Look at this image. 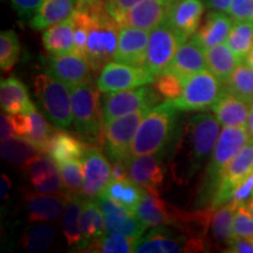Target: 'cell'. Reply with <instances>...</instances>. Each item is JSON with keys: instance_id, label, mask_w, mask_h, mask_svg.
<instances>
[{"instance_id": "obj_1", "label": "cell", "mask_w": 253, "mask_h": 253, "mask_svg": "<svg viewBox=\"0 0 253 253\" xmlns=\"http://www.w3.org/2000/svg\"><path fill=\"white\" fill-rule=\"evenodd\" d=\"M220 134V123L211 114H197L177 128L172 153V172L176 181L188 182L211 156Z\"/></svg>"}, {"instance_id": "obj_2", "label": "cell", "mask_w": 253, "mask_h": 253, "mask_svg": "<svg viewBox=\"0 0 253 253\" xmlns=\"http://www.w3.org/2000/svg\"><path fill=\"white\" fill-rule=\"evenodd\" d=\"M250 141L248 129L245 126H229L221 129L216 147L211 154L210 162L205 170L202 184L197 191L195 201L196 208H203L212 199L219 185L221 175L225 171L231 161Z\"/></svg>"}, {"instance_id": "obj_3", "label": "cell", "mask_w": 253, "mask_h": 253, "mask_svg": "<svg viewBox=\"0 0 253 253\" xmlns=\"http://www.w3.org/2000/svg\"><path fill=\"white\" fill-rule=\"evenodd\" d=\"M177 112L171 101L154 107L136 131L131 156L160 154L171 144L177 130Z\"/></svg>"}, {"instance_id": "obj_4", "label": "cell", "mask_w": 253, "mask_h": 253, "mask_svg": "<svg viewBox=\"0 0 253 253\" xmlns=\"http://www.w3.org/2000/svg\"><path fill=\"white\" fill-rule=\"evenodd\" d=\"M84 7H87L90 12L84 58L89 63L91 71L99 72L114 59L118 48L120 25L107 12L103 0Z\"/></svg>"}, {"instance_id": "obj_5", "label": "cell", "mask_w": 253, "mask_h": 253, "mask_svg": "<svg viewBox=\"0 0 253 253\" xmlns=\"http://www.w3.org/2000/svg\"><path fill=\"white\" fill-rule=\"evenodd\" d=\"M96 87L91 81L72 87L73 125L81 138L101 144L104 118Z\"/></svg>"}, {"instance_id": "obj_6", "label": "cell", "mask_w": 253, "mask_h": 253, "mask_svg": "<svg viewBox=\"0 0 253 253\" xmlns=\"http://www.w3.org/2000/svg\"><path fill=\"white\" fill-rule=\"evenodd\" d=\"M34 93L43 115L56 128L68 129L73 123L72 95L68 86L49 74L34 79Z\"/></svg>"}, {"instance_id": "obj_7", "label": "cell", "mask_w": 253, "mask_h": 253, "mask_svg": "<svg viewBox=\"0 0 253 253\" xmlns=\"http://www.w3.org/2000/svg\"><path fill=\"white\" fill-rule=\"evenodd\" d=\"M151 109L142 108L121 118L104 121L101 145L110 160L126 162L131 157V145L136 131Z\"/></svg>"}, {"instance_id": "obj_8", "label": "cell", "mask_w": 253, "mask_h": 253, "mask_svg": "<svg viewBox=\"0 0 253 253\" xmlns=\"http://www.w3.org/2000/svg\"><path fill=\"white\" fill-rule=\"evenodd\" d=\"M208 69L186 79L181 96L172 100L173 106L183 112H198L212 108L219 99L224 87Z\"/></svg>"}, {"instance_id": "obj_9", "label": "cell", "mask_w": 253, "mask_h": 253, "mask_svg": "<svg viewBox=\"0 0 253 253\" xmlns=\"http://www.w3.org/2000/svg\"><path fill=\"white\" fill-rule=\"evenodd\" d=\"M156 226L141 237L135 246L136 253H179L201 252L205 249V239L190 237L179 230Z\"/></svg>"}, {"instance_id": "obj_10", "label": "cell", "mask_w": 253, "mask_h": 253, "mask_svg": "<svg viewBox=\"0 0 253 253\" xmlns=\"http://www.w3.org/2000/svg\"><path fill=\"white\" fill-rule=\"evenodd\" d=\"M162 97L155 88L142 87L120 91L104 93L102 112L104 121L137 112L142 108H154Z\"/></svg>"}, {"instance_id": "obj_11", "label": "cell", "mask_w": 253, "mask_h": 253, "mask_svg": "<svg viewBox=\"0 0 253 253\" xmlns=\"http://www.w3.org/2000/svg\"><path fill=\"white\" fill-rule=\"evenodd\" d=\"M185 39L169 24L164 23L151 31L147 48L144 68L158 77L168 68L178 47Z\"/></svg>"}, {"instance_id": "obj_12", "label": "cell", "mask_w": 253, "mask_h": 253, "mask_svg": "<svg viewBox=\"0 0 253 253\" xmlns=\"http://www.w3.org/2000/svg\"><path fill=\"white\" fill-rule=\"evenodd\" d=\"M155 77L140 66L121 62H108L100 71L96 86L102 93L132 89L153 84Z\"/></svg>"}, {"instance_id": "obj_13", "label": "cell", "mask_w": 253, "mask_h": 253, "mask_svg": "<svg viewBox=\"0 0 253 253\" xmlns=\"http://www.w3.org/2000/svg\"><path fill=\"white\" fill-rule=\"evenodd\" d=\"M129 178L141 186L145 192L162 194L166 181V166L161 155H141L131 156L126 162Z\"/></svg>"}, {"instance_id": "obj_14", "label": "cell", "mask_w": 253, "mask_h": 253, "mask_svg": "<svg viewBox=\"0 0 253 253\" xmlns=\"http://www.w3.org/2000/svg\"><path fill=\"white\" fill-rule=\"evenodd\" d=\"M252 171L253 143H250L239 151L223 172L211 205L217 209L220 205L227 203L232 197L235 190L248 178Z\"/></svg>"}, {"instance_id": "obj_15", "label": "cell", "mask_w": 253, "mask_h": 253, "mask_svg": "<svg viewBox=\"0 0 253 253\" xmlns=\"http://www.w3.org/2000/svg\"><path fill=\"white\" fill-rule=\"evenodd\" d=\"M177 0H143L126 12L118 23L120 27H136L153 31L166 23Z\"/></svg>"}, {"instance_id": "obj_16", "label": "cell", "mask_w": 253, "mask_h": 253, "mask_svg": "<svg viewBox=\"0 0 253 253\" xmlns=\"http://www.w3.org/2000/svg\"><path fill=\"white\" fill-rule=\"evenodd\" d=\"M84 189L82 195L88 198H95L103 194L112 178V166L102 151L95 145L86 148L84 156Z\"/></svg>"}, {"instance_id": "obj_17", "label": "cell", "mask_w": 253, "mask_h": 253, "mask_svg": "<svg viewBox=\"0 0 253 253\" xmlns=\"http://www.w3.org/2000/svg\"><path fill=\"white\" fill-rule=\"evenodd\" d=\"M90 66L87 59L79 53H68L63 55H53L46 61V73L59 81L74 87L91 81Z\"/></svg>"}, {"instance_id": "obj_18", "label": "cell", "mask_w": 253, "mask_h": 253, "mask_svg": "<svg viewBox=\"0 0 253 253\" xmlns=\"http://www.w3.org/2000/svg\"><path fill=\"white\" fill-rule=\"evenodd\" d=\"M68 194H40V192L26 191L24 194V203L26 208L28 221H56L65 213Z\"/></svg>"}, {"instance_id": "obj_19", "label": "cell", "mask_w": 253, "mask_h": 253, "mask_svg": "<svg viewBox=\"0 0 253 253\" xmlns=\"http://www.w3.org/2000/svg\"><path fill=\"white\" fill-rule=\"evenodd\" d=\"M149 32L136 27H120L118 48L114 60L116 62L144 67Z\"/></svg>"}, {"instance_id": "obj_20", "label": "cell", "mask_w": 253, "mask_h": 253, "mask_svg": "<svg viewBox=\"0 0 253 253\" xmlns=\"http://www.w3.org/2000/svg\"><path fill=\"white\" fill-rule=\"evenodd\" d=\"M205 69H208L205 48L194 34L178 47L175 56L164 72L173 73L183 80H186L191 75Z\"/></svg>"}, {"instance_id": "obj_21", "label": "cell", "mask_w": 253, "mask_h": 253, "mask_svg": "<svg viewBox=\"0 0 253 253\" xmlns=\"http://www.w3.org/2000/svg\"><path fill=\"white\" fill-rule=\"evenodd\" d=\"M181 209L163 201L158 195L145 192L135 210V214L148 226H175Z\"/></svg>"}, {"instance_id": "obj_22", "label": "cell", "mask_w": 253, "mask_h": 253, "mask_svg": "<svg viewBox=\"0 0 253 253\" xmlns=\"http://www.w3.org/2000/svg\"><path fill=\"white\" fill-rule=\"evenodd\" d=\"M204 12L202 0H177L167 23L188 40L196 33Z\"/></svg>"}, {"instance_id": "obj_23", "label": "cell", "mask_w": 253, "mask_h": 253, "mask_svg": "<svg viewBox=\"0 0 253 253\" xmlns=\"http://www.w3.org/2000/svg\"><path fill=\"white\" fill-rule=\"evenodd\" d=\"M0 103L7 114H27L36 107L31 101L27 87L15 77H9L0 84Z\"/></svg>"}, {"instance_id": "obj_24", "label": "cell", "mask_w": 253, "mask_h": 253, "mask_svg": "<svg viewBox=\"0 0 253 253\" xmlns=\"http://www.w3.org/2000/svg\"><path fill=\"white\" fill-rule=\"evenodd\" d=\"M212 110L218 121L224 126H245L248 125L250 113L248 103L231 94L225 87Z\"/></svg>"}, {"instance_id": "obj_25", "label": "cell", "mask_w": 253, "mask_h": 253, "mask_svg": "<svg viewBox=\"0 0 253 253\" xmlns=\"http://www.w3.org/2000/svg\"><path fill=\"white\" fill-rule=\"evenodd\" d=\"M77 2L78 0H43L37 13L31 18V28L42 31L66 20L73 14Z\"/></svg>"}, {"instance_id": "obj_26", "label": "cell", "mask_w": 253, "mask_h": 253, "mask_svg": "<svg viewBox=\"0 0 253 253\" xmlns=\"http://www.w3.org/2000/svg\"><path fill=\"white\" fill-rule=\"evenodd\" d=\"M86 148L87 144L80 137L59 128L53 132L46 153L55 161L56 164H60L72 160H81Z\"/></svg>"}, {"instance_id": "obj_27", "label": "cell", "mask_w": 253, "mask_h": 253, "mask_svg": "<svg viewBox=\"0 0 253 253\" xmlns=\"http://www.w3.org/2000/svg\"><path fill=\"white\" fill-rule=\"evenodd\" d=\"M42 43L45 49L52 55L75 52L74 21L72 15L61 23L46 28L42 33Z\"/></svg>"}, {"instance_id": "obj_28", "label": "cell", "mask_w": 253, "mask_h": 253, "mask_svg": "<svg viewBox=\"0 0 253 253\" xmlns=\"http://www.w3.org/2000/svg\"><path fill=\"white\" fill-rule=\"evenodd\" d=\"M233 26L232 19L224 12L211 11L205 18L204 24L195 33L201 45L205 49L210 48L219 43H223L229 37L231 28Z\"/></svg>"}, {"instance_id": "obj_29", "label": "cell", "mask_w": 253, "mask_h": 253, "mask_svg": "<svg viewBox=\"0 0 253 253\" xmlns=\"http://www.w3.org/2000/svg\"><path fill=\"white\" fill-rule=\"evenodd\" d=\"M205 55L208 68L223 84H226L231 74L243 62L227 43H219L205 49Z\"/></svg>"}, {"instance_id": "obj_30", "label": "cell", "mask_w": 253, "mask_h": 253, "mask_svg": "<svg viewBox=\"0 0 253 253\" xmlns=\"http://www.w3.org/2000/svg\"><path fill=\"white\" fill-rule=\"evenodd\" d=\"M0 153L6 162L20 167L23 170L32 160L41 154V151L28 138L13 136L1 140Z\"/></svg>"}, {"instance_id": "obj_31", "label": "cell", "mask_w": 253, "mask_h": 253, "mask_svg": "<svg viewBox=\"0 0 253 253\" xmlns=\"http://www.w3.org/2000/svg\"><path fill=\"white\" fill-rule=\"evenodd\" d=\"M103 212L96 201L84 202L82 208L80 226L82 232V245L79 251L84 252L91 240L104 235L106 231V220L103 218Z\"/></svg>"}, {"instance_id": "obj_32", "label": "cell", "mask_w": 253, "mask_h": 253, "mask_svg": "<svg viewBox=\"0 0 253 253\" xmlns=\"http://www.w3.org/2000/svg\"><path fill=\"white\" fill-rule=\"evenodd\" d=\"M84 202L79 195H73L68 199L67 207L62 217V235L71 248L78 250L82 245V232L80 219Z\"/></svg>"}, {"instance_id": "obj_33", "label": "cell", "mask_w": 253, "mask_h": 253, "mask_svg": "<svg viewBox=\"0 0 253 253\" xmlns=\"http://www.w3.org/2000/svg\"><path fill=\"white\" fill-rule=\"evenodd\" d=\"M237 207L231 202L217 208L211 219L210 232L212 240L218 245L229 244L233 237V219Z\"/></svg>"}, {"instance_id": "obj_34", "label": "cell", "mask_w": 253, "mask_h": 253, "mask_svg": "<svg viewBox=\"0 0 253 253\" xmlns=\"http://www.w3.org/2000/svg\"><path fill=\"white\" fill-rule=\"evenodd\" d=\"M103 194L135 213L136 208L144 194V190L132 182L131 179H126V181L110 179Z\"/></svg>"}, {"instance_id": "obj_35", "label": "cell", "mask_w": 253, "mask_h": 253, "mask_svg": "<svg viewBox=\"0 0 253 253\" xmlns=\"http://www.w3.org/2000/svg\"><path fill=\"white\" fill-rule=\"evenodd\" d=\"M138 238L128 237L121 233H104L91 240L84 252L99 253H130L135 252Z\"/></svg>"}, {"instance_id": "obj_36", "label": "cell", "mask_w": 253, "mask_h": 253, "mask_svg": "<svg viewBox=\"0 0 253 253\" xmlns=\"http://www.w3.org/2000/svg\"><path fill=\"white\" fill-rule=\"evenodd\" d=\"M56 238V230L49 224H39L33 226L20 239V246L32 253L45 252L52 246Z\"/></svg>"}, {"instance_id": "obj_37", "label": "cell", "mask_w": 253, "mask_h": 253, "mask_svg": "<svg viewBox=\"0 0 253 253\" xmlns=\"http://www.w3.org/2000/svg\"><path fill=\"white\" fill-rule=\"evenodd\" d=\"M224 87L248 104L253 103V69L246 63H240L231 74Z\"/></svg>"}, {"instance_id": "obj_38", "label": "cell", "mask_w": 253, "mask_h": 253, "mask_svg": "<svg viewBox=\"0 0 253 253\" xmlns=\"http://www.w3.org/2000/svg\"><path fill=\"white\" fill-rule=\"evenodd\" d=\"M226 42L237 56L245 61L253 48V21H235Z\"/></svg>"}, {"instance_id": "obj_39", "label": "cell", "mask_w": 253, "mask_h": 253, "mask_svg": "<svg viewBox=\"0 0 253 253\" xmlns=\"http://www.w3.org/2000/svg\"><path fill=\"white\" fill-rule=\"evenodd\" d=\"M104 220L106 232L121 233L134 238H141L145 230L149 227L136 214H110L104 216Z\"/></svg>"}, {"instance_id": "obj_40", "label": "cell", "mask_w": 253, "mask_h": 253, "mask_svg": "<svg viewBox=\"0 0 253 253\" xmlns=\"http://www.w3.org/2000/svg\"><path fill=\"white\" fill-rule=\"evenodd\" d=\"M27 115L30 118V131H28L26 138L36 145L41 153H46L55 129L52 128V126L46 121V119L41 115L37 107H33L27 113Z\"/></svg>"}, {"instance_id": "obj_41", "label": "cell", "mask_w": 253, "mask_h": 253, "mask_svg": "<svg viewBox=\"0 0 253 253\" xmlns=\"http://www.w3.org/2000/svg\"><path fill=\"white\" fill-rule=\"evenodd\" d=\"M58 168L65 191L71 196L82 194L84 182L82 158L60 163L58 164Z\"/></svg>"}, {"instance_id": "obj_42", "label": "cell", "mask_w": 253, "mask_h": 253, "mask_svg": "<svg viewBox=\"0 0 253 253\" xmlns=\"http://www.w3.org/2000/svg\"><path fill=\"white\" fill-rule=\"evenodd\" d=\"M23 171L28 177L32 186H36L59 173V168L49 155L40 154L24 168Z\"/></svg>"}, {"instance_id": "obj_43", "label": "cell", "mask_w": 253, "mask_h": 253, "mask_svg": "<svg viewBox=\"0 0 253 253\" xmlns=\"http://www.w3.org/2000/svg\"><path fill=\"white\" fill-rule=\"evenodd\" d=\"M20 41L14 31H2L0 34V67L2 72H9L20 56Z\"/></svg>"}, {"instance_id": "obj_44", "label": "cell", "mask_w": 253, "mask_h": 253, "mask_svg": "<svg viewBox=\"0 0 253 253\" xmlns=\"http://www.w3.org/2000/svg\"><path fill=\"white\" fill-rule=\"evenodd\" d=\"M185 80L170 72H164L154 80V88L162 99L172 101L181 96Z\"/></svg>"}, {"instance_id": "obj_45", "label": "cell", "mask_w": 253, "mask_h": 253, "mask_svg": "<svg viewBox=\"0 0 253 253\" xmlns=\"http://www.w3.org/2000/svg\"><path fill=\"white\" fill-rule=\"evenodd\" d=\"M253 236V214L249 210L248 204L237 208L233 219V237Z\"/></svg>"}, {"instance_id": "obj_46", "label": "cell", "mask_w": 253, "mask_h": 253, "mask_svg": "<svg viewBox=\"0 0 253 253\" xmlns=\"http://www.w3.org/2000/svg\"><path fill=\"white\" fill-rule=\"evenodd\" d=\"M229 14L235 21H253V0H233Z\"/></svg>"}, {"instance_id": "obj_47", "label": "cell", "mask_w": 253, "mask_h": 253, "mask_svg": "<svg viewBox=\"0 0 253 253\" xmlns=\"http://www.w3.org/2000/svg\"><path fill=\"white\" fill-rule=\"evenodd\" d=\"M103 1L107 12L118 21L126 12H128L143 0H103Z\"/></svg>"}, {"instance_id": "obj_48", "label": "cell", "mask_w": 253, "mask_h": 253, "mask_svg": "<svg viewBox=\"0 0 253 253\" xmlns=\"http://www.w3.org/2000/svg\"><path fill=\"white\" fill-rule=\"evenodd\" d=\"M253 197V171L250 173L248 178L235 190L232 197L229 202L233 203L237 208L239 205L248 204V202Z\"/></svg>"}, {"instance_id": "obj_49", "label": "cell", "mask_w": 253, "mask_h": 253, "mask_svg": "<svg viewBox=\"0 0 253 253\" xmlns=\"http://www.w3.org/2000/svg\"><path fill=\"white\" fill-rule=\"evenodd\" d=\"M18 17L23 20L31 19L37 13L38 8L42 4L43 0H9Z\"/></svg>"}, {"instance_id": "obj_50", "label": "cell", "mask_w": 253, "mask_h": 253, "mask_svg": "<svg viewBox=\"0 0 253 253\" xmlns=\"http://www.w3.org/2000/svg\"><path fill=\"white\" fill-rule=\"evenodd\" d=\"M96 202L104 216H110V214H135L123 207V205L118 203V202L114 201V199L104 194L97 196Z\"/></svg>"}, {"instance_id": "obj_51", "label": "cell", "mask_w": 253, "mask_h": 253, "mask_svg": "<svg viewBox=\"0 0 253 253\" xmlns=\"http://www.w3.org/2000/svg\"><path fill=\"white\" fill-rule=\"evenodd\" d=\"M227 246H229V250L226 252L253 253V236L232 237Z\"/></svg>"}, {"instance_id": "obj_52", "label": "cell", "mask_w": 253, "mask_h": 253, "mask_svg": "<svg viewBox=\"0 0 253 253\" xmlns=\"http://www.w3.org/2000/svg\"><path fill=\"white\" fill-rule=\"evenodd\" d=\"M112 179L114 181H126L129 178L126 164L123 161H113Z\"/></svg>"}, {"instance_id": "obj_53", "label": "cell", "mask_w": 253, "mask_h": 253, "mask_svg": "<svg viewBox=\"0 0 253 253\" xmlns=\"http://www.w3.org/2000/svg\"><path fill=\"white\" fill-rule=\"evenodd\" d=\"M0 136H1V140H6V138L13 137L15 136L13 125H12L11 118L9 115H5L1 114V119H0Z\"/></svg>"}, {"instance_id": "obj_54", "label": "cell", "mask_w": 253, "mask_h": 253, "mask_svg": "<svg viewBox=\"0 0 253 253\" xmlns=\"http://www.w3.org/2000/svg\"><path fill=\"white\" fill-rule=\"evenodd\" d=\"M233 0H204L205 5L212 11H219L224 13H229L231 4Z\"/></svg>"}, {"instance_id": "obj_55", "label": "cell", "mask_w": 253, "mask_h": 253, "mask_svg": "<svg viewBox=\"0 0 253 253\" xmlns=\"http://www.w3.org/2000/svg\"><path fill=\"white\" fill-rule=\"evenodd\" d=\"M11 179L7 175L2 173L1 175V181H0V192H1V199L5 201V199L8 198L9 196V191H11Z\"/></svg>"}, {"instance_id": "obj_56", "label": "cell", "mask_w": 253, "mask_h": 253, "mask_svg": "<svg viewBox=\"0 0 253 253\" xmlns=\"http://www.w3.org/2000/svg\"><path fill=\"white\" fill-rule=\"evenodd\" d=\"M248 132H249V137L251 143H253V103L250 107V113H249V119H248Z\"/></svg>"}, {"instance_id": "obj_57", "label": "cell", "mask_w": 253, "mask_h": 253, "mask_svg": "<svg viewBox=\"0 0 253 253\" xmlns=\"http://www.w3.org/2000/svg\"><path fill=\"white\" fill-rule=\"evenodd\" d=\"M245 63H246V65H249L250 67H251V68L253 69V48L251 49V52L249 53L248 56H246Z\"/></svg>"}, {"instance_id": "obj_58", "label": "cell", "mask_w": 253, "mask_h": 253, "mask_svg": "<svg viewBox=\"0 0 253 253\" xmlns=\"http://www.w3.org/2000/svg\"><path fill=\"white\" fill-rule=\"evenodd\" d=\"M99 1V0H78L77 5L79 6H88V5H91L94 4V2Z\"/></svg>"}, {"instance_id": "obj_59", "label": "cell", "mask_w": 253, "mask_h": 253, "mask_svg": "<svg viewBox=\"0 0 253 253\" xmlns=\"http://www.w3.org/2000/svg\"><path fill=\"white\" fill-rule=\"evenodd\" d=\"M248 208H249V210L251 211V213L253 214V204H250V203H248Z\"/></svg>"}, {"instance_id": "obj_60", "label": "cell", "mask_w": 253, "mask_h": 253, "mask_svg": "<svg viewBox=\"0 0 253 253\" xmlns=\"http://www.w3.org/2000/svg\"><path fill=\"white\" fill-rule=\"evenodd\" d=\"M248 203H250V204H253V197H252L251 199H250V201L248 202Z\"/></svg>"}]
</instances>
